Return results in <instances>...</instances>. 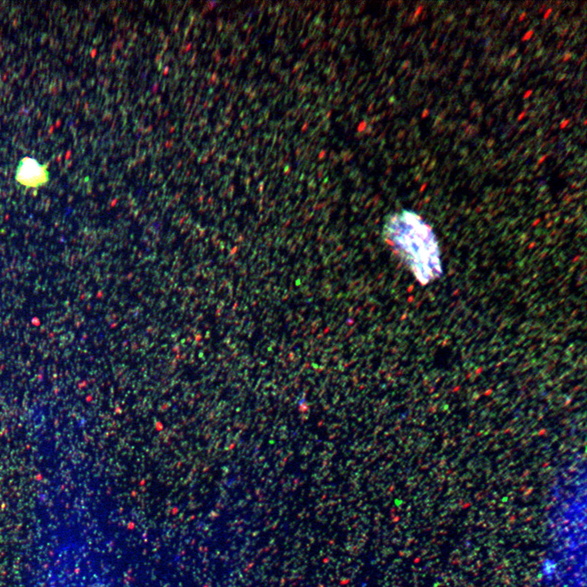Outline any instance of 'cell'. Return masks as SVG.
Returning a JSON list of instances; mask_svg holds the SVG:
<instances>
[{
  "label": "cell",
  "instance_id": "cell-3",
  "mask_svg": "<svg viewBox=\"0 0 587 587\" xmlns=\"http://www.w3.org/2000/svg\"><path fill=\"white\" fill-rule=\"evenodd\" d=\"M532 35H533V31H530V32L528 33L527 35H525V38H524V40H527L528 37H529V38H530V36H531Z\"/></svg>",
  "mask_w": 587,
  "mask_h": 587
},
{
  "label": "cell",
  "instance_id": "cell-4",
  "mask_svg": "<svg viewBox=\"0 0 587 587\" xmlns=\"http://www.w3.org/2000/svg\"><path fill=\"white\" fill-rule=\"evenodd\" d=\"M550 12H551V8H550V9L548 10L547 12H546V14L545 15V18H546V17L549 16Z\"/></svg>",
  "mask_w": 587,
  "mask_h": 587
},
{
  "label": "cell",
  "instance_id": "cell-2",
  "mask_svg": "<svg viewBox=\"0 0 587 587\" xmlns=\"http://www.w3.org/2000/svg\"><path fill=\"white\" fill-rule=\"evenodd\" d=\"M15 181L28 189L42 188L50 181L47 164H42L30 156L24 157L16 166Z\"/></svg>",
  "mask_w": 587,
  "mask_h": 587
},
{
  "label": "cell",
  "instance_id": "cell-1",
  "mask_svg": "<svg viewBox=\"0 0 587 587\" xmlns=\"http://www.w3.org/2000/svg\"><path fill=\"white\" fill-rule=\"evenodd\" d=\"M388 243L422 285L443 274L441 249L432 227L415 211L393 214L384 226Z\"/></svg>",
  "mask_w": 587,
  "mask_h": 587
},
{
  "label": "cell",
  "instance_id": "cell-5",
  "mask_svg": "<svg viewBox=\"0 0 587 587\" xmlns=\"http://www.w3.org/2000/svg\"><path fill=\"white\" fill-rule=\"evenodd\" d=\"M530 94H531V90H529V92H528L527 94H526V95H525V98L527 97V95H530Z\"/></svg>",
  "mask_w": 587,
  "mask_h": 587
}]
</instances>
